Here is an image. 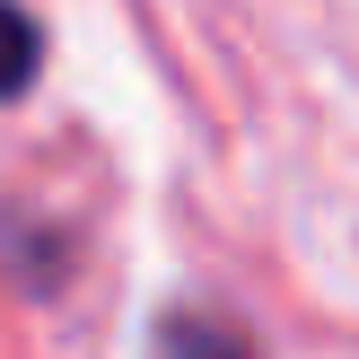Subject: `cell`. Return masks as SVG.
Instances as JSON below:
<instances>
[{"mask_svg":"<svg viewBox=\"0 0 359 359\" xmlns=\"http://www.w3.org/2000/svg\"><path fill=\"white\" fill-rule=\"evenodd\" d=\"M149 359H255V342H245L228 316H210V307H167Z\"/></svg>","mask_w":359,"mask_h":359,"instance_id":"1","label":"cell"},{"mask_svg":"<svg viewBox=\"0 0 359 359\" xmlns=\"http://www.w3.org/2000/svg\"><path fill=\"white\" fill-rule=\"evenodd\" d=\"M35 70H44V27H35L18 0H0V105H9V97H27V88H35Z\"/></svg>","mask_w":359,"mask_h":359,"instance_id":"2","label":"cell"}]
</instances>
